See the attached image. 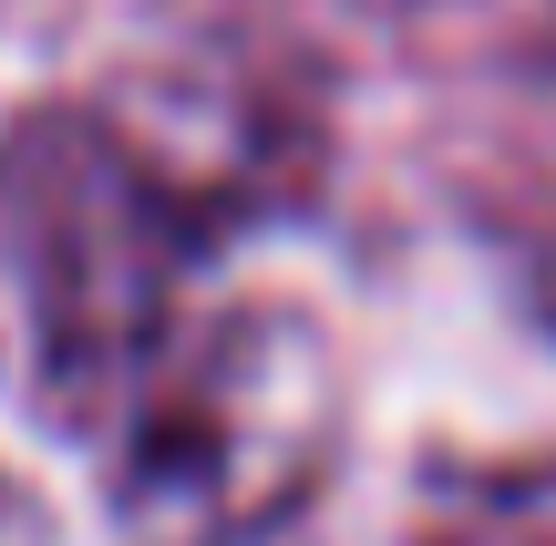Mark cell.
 Listing matches in <instances>:
<instances>
[{
  "label": "cell",
  "instance_id": "6da1fadb",
  "mask_svg": "<svg viewBox=\"0 0 556 546\" xmlns=\"http://www.w3.org/2000/svg\"><path fill=\"white\" fill-rule=\"evenodd\" d=\"M217 217L93 114L0 135V330L62 433L155 465L197 412V279Z\"/></svg>",
  "mask_w": 556,
  "mask_h": 546
},
{
  "label": "cell",
  "instance_id": "7a4b0ae2",
  "mask_svg": "<svg viewBox=\"0 0 556 546\" xmlns=\"http://www.w3.org/2000/svg\"><path fill=\"white\" fill-rule=\"evenodd\" d=\"M402 11H422V0H402Z\"/></svg>",
  "mask_w": 556,
  "mask_h": 546
}]
</instances>
